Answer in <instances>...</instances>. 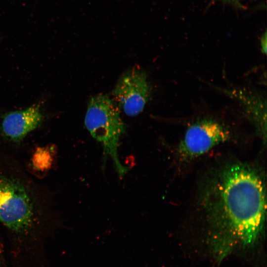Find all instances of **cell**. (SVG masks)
I'll return each instance as SVG.
<instances>
[{
  "label": "cell",
  "instance_id": "6da1fadb",
  "mask_svg": "<svg viewBox=\"0 0 267 267\" xmlns=\"http://www.w3.org/2000/svg\"><path fill=\"white\" fill-rule=\"evenodd\" d=\"M53 206L47 190L0 153V224L14 267H40L47 261L45 246L58 225Z\"/></svg>",
  "mask_w": 267,
  "mask_h": 267
},
{
  "label": "cell",
  "instance_id": "7a4b0ae2",
  "mask_svg": "<svg viewBox=\"0 0 267 267\" xmlns=\"http://www.w3.org/2000/svg\"><path fill=\"white\" fill-rule=\"evenodd\" d=\"M216 221L210 237L212 254L222 261L238 249L253 247L262 233L266 194L259 176L236 164L222 175L218 191Z\"/></svg>",
  "mask_w": 267,
  "mask_h": 267
},
{
  "label": "cell",
  "instance_id": "3957f363",
  "mask_svg": "<svg viewBox=\"0 0 267 267\" xmlns=\"http://www.w3.org/2000/svg\"><path fill=\"white\" fill-rule=\"evenodd\" d=\"M85 124L93 138L102 144L105 155L113 158L118 173L123 176L127 169L120 164L117 150L125 126L117 103L106 94L93 96L89 102Z\"/></svg>",
  "mask_w": 267,
  "mask_h": 267
},
{
  "label": "cell",
  "instance_id": "277c9868",
  "mask_svg": "<svg viewBox=\"0 0 267 267\" xmlns=\"http://www.w3.org/2000/svg\"><path fill=\"white\" fill-rule=\"evenodd\" d=\"M231 137V132L224 124L215 119L203 118L188 126L178 146V152L181 158L192 159Z\"/></svg>",
  "mask_w": 267,
  "mask_h": 267
},
{
  "label": "cell",
  "instance_id": "5b68a950",
  "mask_svg": "<svg viewBox=\"0 0 267 267\" xmlns=\"http://www.w3.org/2000/svg\"><path fill=\"white\" fill-rule=\"evenodd\" d=\"M150 92L151 88L145 72L140 67L135 66L121 76L112 93L115 102L126 114L134 116L142 111Z\"/></svg>",
  "mask_w": 267,
  "mask_h": 267
},
{
  "label": "cell",
  "instance_id": "8992f818",
  "mask_svg": "<svg viewBox=\"0 0 267 267\" xmlns=\"http://www.w3.org/2000/svg\"><path fill=\"white\" fill-rule=\"evenodd\" d=\"M43 119L40 105L34 104L25 109L5 114L2 119L0 130L6 139L18 143L37 128Z\"/></svg>",
  "mask_w": 267,
  "mask_h": 267
},
{
  "label": "cell",
  "instance_id": "52a82bcc",
  "mask_svg": "<svg viewBox=\"0 0 267 267\" xmlns=\"http://www.w3.org/2000/svg\"><path fill=\"white\" fill-rule=\"evenodd\" d=\"M226 93L240 102L264 139H266V100L255 92L242 90H228Z\"/></svg>",
  "mask_w": 267,
  "mask_h": 267
},
{
  "label": "cell",
  "instance_id": "ba28073f",
  "mask_svg": "<svg viewBox=\"0 0 267 267\" xmlns=\"http://www.w3.org/2000/svg\"><path fill=\"white\" fill-rule=\"evenodd\" d=\"M51 158L50 148H38L33 155V165L39 170L42 171L43 168L50 166Z\"/></svg>",
  "mask_w": 267,
  "mask_h": 267
},
{
  "label": "cell",
  "instance_id": "9c48e42d",
  "mask_svg": "<svg viewBox=\"0 0 267 267\" xmlns=\"http://www.w3.org/2000/svg\"><path fill=\"white\" fill-rule=\"evenodd\" d=\"M0 267H9L2 247L0 246Z\"/></svg>",
  "mask_w": 267,
  "mask_h": 267
},
{
  "label": "cell",
  "instance_id": "30bf717a",
  "mask_svg": "<svg viewBox=\"0 0 267 267\" xmlns=\"http://www.w3.org/2000/svg\"><path fill=\"white\" fill-rule=\"evenodd\" d=\"M267 32H265L263 34L261 39V47L262 51L263 53L266 54L267 53Z\"/></svg>",
  "mask_w": 267,
  "mask_h": 267
},
{
  "label": "cell",
  "instance_id": "8fae6325",
  "mask_svg": "<svg viewBox=\"0 0 267 267\" xmlns=\"http://www.w3.org/2000/svg\"><path fill=\"white\" fill-rule=\"evenodd\" d=\"M222 1L224 3H227L234 5L236 6L242 7L241 4L238 2L237 0H215Z\"/></svg>",
  "mask_w": 267,
  "mask_h": 267
}]
</instances>
